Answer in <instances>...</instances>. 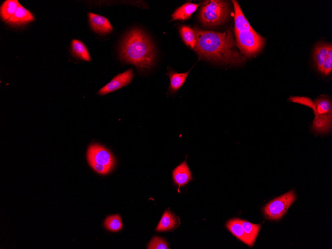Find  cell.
<instances>
[{"label": "cell", "instance_id": "obj_1", "mask_svg": "<svg viewBox=\"0 0 332 249\" xmlns=\"http://www.w3.org/2000/svg\"><path fill=\"white\" fill-rule=\"evenodd\" d=\"M193 30L196 40L194 50L199 57L230 64H239L245 61V57L235 49L230 29L219 32L196 27Z\"/></svg>", "mask_w": 332, "mask_h": 249}, {"label": "cell", "instance_id": "obj_2", "mask_svg": "<svg viewBox=\"0 0 332 249\" xmlns=\"http://www.w3.org/2000/svg\"><path fill=\"white\" fill-rule=\"evenodd\" d=\"M155 49L150 39L141 29L134 28L123 40L120 48V58L140 69L153 65Z\"/></svg>", "mask_w": 332, "mask_h": 249}, {"label": "cell", "instance_id": "obj_3", "mask_svg": "<svg viewBox=\"0 0 332 249\" xmlns=\"http://www.w3.org/2000/svg\"><path fill=\"white\" fill-rule=\"evenodd\" d=\"M234 8V32L238 47L242 54L249 58L259 52L265 44L264 38L251 26L236 0H232Z\"/></svg>", "mask_w": 332, "mask_h": 249}, {"label": "cell", "instance_id": "obj_4", "mask_svg": "<svg viewBox=\"0 0 332 249\" xmlns=\"http://www.w3.org/2000/svg\"><path fill=\"white\" fill-rule=\"evenodd\" d=\"M229 12V6L226 1L206 0L201 7L199 19L205 26H214L223 23L227 18Z\"/></svg>", "mask_w": 332, "mask_h": 249}, {"label": "cell", "instance_id": "obj_5", "mask_svg": "<svg viewBox=\"0 0 332 249\" xmlns=\"http://www.w3.org/2000/svg\"><path fill=\"white\" fill-rule=\"evenodd\" d=\"M296 199L294 190L270 201L263 207L265 217L270 220H278L286 214Z\"/></svg>", "mask_w": 332, "mask_h": 249}, {"label": "cell", "instance_id": "obj_6", "mask_svg": "<svg viewBox=\"0 0 332 249\" xmlns=\"http://www.w3.org/2000/svg\"><path fill=\"white\" fill-rule=\"evenodd\" d=\"M87 159L88 162H94L113 167L115 164V159L112 153L106 148L96 144L89 147Z\"/></svg>", "mask_w": 332, "mask_h": 249}, {"label": "cell", "instance_id": "obj_7", "mask_svg": "<svg viewBox=\"0 0 332 249\" xmlns=\"http://www.w3.org/2000/svg\"><path fill=\"white\" fill-rule=\"evenodd\" d=\"M133 77L132 68L118 74L98 92V94L104 95L117 90L128 85Z\"/></svg>", "mask_w": 332, "mask_h": 249}, {"label": "cell", "instance_id": "obj_8", "mask_svg": "<svg viewBox=\"0 0 332 249\" xmlns=\"http://www.w3.org/2000/svg\"><path fill=\"white\" fill-rule=\"evenodd\" d=\"M88 16L91 27L96 33L105 34L112 31L110 23L105 17L92 13H89Z\"/></svg>", "mask_w": 332, "mask_h": 249}, {"label": "cell", "instance_id": "obj_9", "mask_svg": "<svg viewBox=\"0 0 332 249\" xmlns=\"http://www.w3.org/2000/svg\"><path fill=\"white\" fill-rule=\"evenodd\" d=\"M307 106L312 109L315 116H332V102L328 98L319 97L314 103L311 100Z\"/></svg>", "mask_w": 332, "mask_h": 249}, {"label": "cell", "instance_id": "obj_10", "mask_svg": "<svg viewBox=\"0 0 332 249\" xmlns=\"http://www.w3.org/2000/svg\"><path fill=\"white\" fill-rule=\"evenodd\" d=\"M172 176L175 183L179 186L187 184L192 179V173L186 160L173 170Z\"/></svg>", "mask_w": 332, "mask_h": 249}, {"label": "cell", "instance_id": "obj_11", "mask_svg": "<svg viewBox=\"0 0 332 249\" xmlns=\"http://www.w3.org/2000/svg\"><path fill=\"white\" fill-rule=\"evenodd\" d=\"M185 73H177L173 70H169L168 75L170 79L169 90L170 93H176L184 84L191 70Z\"/></svg>", "mask_w": 332, "mask_h": 249}, {"label": "cell", "instance_id": "obj_12", "mask_svg": "<svg viewBox=\"0 0 332 249\" xmlns=\"http://www.w3.org/2000/svg\"><path fill=\"white\" fill-rule=\"evenodd\" d=\"M200 4L187 2L178 8L172 14L170 21L175 20H185L189 19L196 10Z\"/></svg>", "mask_w": 332, "mask_h": 249}, {"label": "cell", "instance_id": "obj_13", "mask_svg": "<svg viewBox=\"0 0 332 249\" xmlns=\"http://www.w3.org/2000/svg\"><path fill=\"white\" fill-rule=\"evenodd\" d=\"M34 20L33 15L29 10L19 4L15 12L7 22L13 25H20Z\"/></svg>", "mask_w": 332, "mask_h": 249}, {"label": "cell", "instance_id": "obj_14", "mask_svg": "<svg viewBox=\"0 0 332 249\" xmlns=\"http://www.w3.org/2000/svg\"><path fill=\"white\" fill-rule=\"evenodd\" d=\"M332 116H315L312 124V130L317 133H326L332 128Z\"/></svg>", "mask_w": 332, "mask_h": 249}, {"label": "cell", "instance_id": "obj_15", "mask_svg": "<svg viewBox=\"0 0 332 249\" xmlns=\"http://www.w3.org/2000/svg\"><path fill=\"white\" fill-rule=\"evenodd\" d=\"M226 226L238 239L250 246L249 242L243 230L241 219L238 218L231 219L227 223Z\"/></svg>", "mask_w": 332, "mask_h": 249}, {"label": "cell", "instance_id": "obj_16", "mask_svg": "<svg viewBox=\"0 0 332 249\" xmlns=\"http://www.w3.org/2000/svg\"><path fill=\"white\" fill-rule=\"evenodd\" d=\"M177 218L169 210L166 211L159 223L156 230L158 231L170 230L177 225Z\"/></svg>", "mask_w": 332, "mask_h": 249}, {"label": "cell", "instance_id": "obj_17", "mask_svg": "<svg viewBox=\"0 0 332 249\" xmlns=\"http://www.w3.org/2000/svg\"><path fill=\"white\" fill-rule=\"evenodd\" d=\"M71 51L73 55L78 58L87 61L91 60L86 46L79 40L74 39L72 41Z\"/></svg>", "mask_w": 332, "mask_h": 249}, {"label": "cell", "instance_id": "obj_18", "mask_svg": "<svg viewBox=\"0 0 332 249\" xmlns=\"http://www.w3.org/2000/svg\"><path fill=\"white\" fill-rule=\"evenodd\" d=\"M242 225L245 234L247 237L250 246L253 245L260 229V224H255L241 220Z\"/></svg>", "mask_w": 332, "mask_h": 249}, {"label": "cell", "instance_id": "obj_19", "mask_svg": "<svg viewBox=\"0 0 332 249\" xmlns=\"http://www.w3.org/2000/svg\"><path fill=\"white\" fill-rule=\"evenodd\" d=\"M329 43H320L314 49V59L316 65L320 71L327 55Z\"/></svg>", "mask_w": 332, "mask_h": 249}, {"label": "cell", "instance_id": "obj_20", "mask_svg": "<svg viewBox=\"0 0 332 249\" xmlns=\"http://www.w3.org/2000/svg\"><path fill=\"white\" fill-rule=\"evenodd\" d=\"M19 3L17 0L5 1L0 7V16L4 21H8L14 14Z\"/></svg>", "mask_w": 332, "mask_h": 249}, {"label": "cell", "instance_id": "obj_21", "mask_svg": "<svg viewBox=\"0 0 332 249\" xmlns=\"http://www.w3.org/2000/svg\"><path fill=\"white\" fill-rule=\"evenodd\" d=\"M179 32L185 43L191 49H194L196 45V40L193 30L189 26L182 25L179 28Z\"/></svg>", "mask_w": 332, "mask_h": 249}, {"label": "cell", "instance_id": "obj_22", "mask_svg": "<svg viewBox=\"0 0 332 249\" xmlns=\"http://www.w3.org/2000/svg\"><path fill=\"white\" fill-rule=\"evenodd\" d=\"M105 228L111 231H118L122 227V223L119 215L108 216L104 221Z\"/></svg>", "mask_w": 332, "mask_h": 249}, {"label": "cell", "instance_id": "obj_23", "mask_svg": "<svg viewBox=\"0 0 332 249\" xmlns=\"http://www.w3.org/2000/svg\"><path fill=\"white\" fill-rule=\"evenodd\" d=\"M332 71V45L330 43L328 49L327 55L320 72L324 75H328Z\"/></svg>", "mask_w": 332, "mask_h": 249}, {"label": "cell", "instance_id": "obj_24", "mask_svg": "<svg viewBox=\"0 0 332 249\" xmlns=\"http://www.w3.org/2000/svg\"><path fill=\"white\" fill-rule=\"evenodd\" d=\"M148 249H168L167 243L162 238L158 237H154L150 242Z\"/></svg>", "mask_w": 332, "mask_h": 249}, {"label": "cell", "instance_id": "obj_25", "mask_svg": "<svg viewBox=\"0 0 332 249\" xmlns=\"http://www.w3.org/2000/svg\"><path fill=\"white\" fill-rule=\"evenodd\" d=\"M90 166L96 172L101 174H106L110 172L113 167L97 164L94 162H88Z\"/></svg>", "mask_w": 332, "mask_h": 249}]
</instances>
